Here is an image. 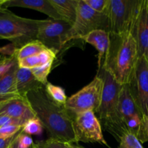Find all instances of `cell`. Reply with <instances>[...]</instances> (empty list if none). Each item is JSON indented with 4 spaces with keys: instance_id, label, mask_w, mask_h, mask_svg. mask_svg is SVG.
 Masks as SVG:
<instances>
[{
    "instance_id": "obj_1",
    "label": "cell",
    "mask_w": 148,
    "mask_h": 148,
    "mask_svg": "<svg viewBox=\"0 0 148 148\" xmlns=\"http://www.w3.org/2000/svg\"><path fill=\"white\" fill-rule=\"evenodd\" d=\"M36 117L45 129L49 139L65 143H75L73 118L46 94L44 87L28 92L26 97Z\"/></svg>"
},
{
    "instance_id": "obj_2",
    "label": "cell",
    "mask_w": 148,
    "mask_h": 148,
    "mask_svg": "<svg viewBox=\"0 0 148 148\" xmlns=\"http://www.w3.org/2000/svg\"><path fill=\"white\" fill-rule=\"evenodd\" d=\"M109 35L108 50L101 68L120 85L128 84L139 59L136 40L130 33Z\"/></svg>"
},
{
    "instance_id": "obj_3",
    "label": "cell",
    "mask_w": 148,
    "mask_h": 148,
    "mask_svg": "<svg viewBox=\"0 0 148 148\" xmlns=\"http://www.w3.org/2000/svg\"><path fill=\"white\" fill-rule=\"evenodd\" d=\"M104 81L102 96L98 109L95 112L102 128L108 132L119 142L128 131L118 112V97L121 85L103 68L97 70Z\"/></svg>"
},
{
    "instance_id": "obj_4",
    "label": "cell",
    "mask_w": 148,
    "mask_h": 148,
    "mask_svg": "<svg viewBox=\"0 0 148 148\" xmlns=\"http://www.w3.org/2000/svg\"><path fill=\"white\" fill-rule=\"evenodd\" d=\"M41 20L16 15L4 7L0 8V38L9 40L17 49L36 40Z\"/></svg>"
},
{
    "instance_id": "obj_5",
    "label": "cell",
    "mask_w": 148,
    "mask_h": 148,
    "mask_svg": "<svg viewBox=\"0 0 148 148\" xmlns=\"http://www.w3.org/2000/svg\"><path fill=\"white\" fill-rule=\"evenodd\" d=\"M142 0H109V33H131Z\"/></svg>"
},
{
    "instance_id": "obj_6",
    "label": "cell",
    "mask_w": 148,
    "mask_h": 148,
    "mask_svg": "<svg viewBox=\"0 0 148 148\" xmlns=\"http://www.w3.org/2000/svg\"><path fill=\"white\" fill-rule=\"evenodd\" d=\"M103 88L104 81L97 75L89 84L68 98L64 108L73 119L75 116L86 111L95 113L101 103Z\"/></svg>"
},
{
    "instance_id": "obj_7",
    "label": "cell",
    "mask_w": 148,
    "mask_h": 148,
    "mask_svg": "<svg viewBox=\"0 0 148 148\" xmlns=\"http://www.w3.org/2000/svg\"><path fill=\"white\" fill-rule=\"evenodd\" d=\"M105 30L109 33L108 17L90 8L84 0H78L76 18L68 35V43L78 40L94 30Z\"/></svg>"
},
{
    "instance_id": "obj_8",
    "label": "cell",
    "mask_w": 148,
    "mask_h": 148,
    "mask_svg": "<svg viewBox=\"0 0 148 148\" xmlns=\"http://www.w3.org/2000/svg\"><path fill=\"white\" fill-rule=\"evenodd\" d=\"M71 25L63 20H42L39 25L36 40L56 54L68 43V35Z\"/></svg>"
},
{
    "instance_id": "obj_9",
    "label": "cell",
    "mask_w": 148,
    "mask_h": 148,
    "mask_svg": "<svg viewBox=\"0 0 148 148\" xmlns=\"http://www.w3.org/2000/svg\"><path fill=\"white\" fill-rule=\"evenodd\" d=\"M73 130L75 143H97L109 147L103 137L101 124L93 111H86L73 119Z\"/></svg>"
},
{
    "instance_id": "obj_10",
    "label": "cell",
    "mask_w": 148,
    "mask_h": 148,
    "mask_svg": "<svg viewBox=\"0 0 148 148\" xmlns=\"http://www.w3.org/2000/svg\"><path fill=\"white\" fill-rule=\"evenodd\" d=\"M128 85L142 116L148 115V60L144 56L138 59Z\"/></svg>"
},
{
    "instance_id": "obj_11",
    "label": "cell",
    "mask_w": 148,
    "mask_h": 148,
    "mask_svg": "<svg viewBox=\"0 0 148 148\" xmlns=\"http://www.w3.org/2000/svg\"><path fill=\"white\" fill-rule=\"evenodd\" d=\"M131 35L137 45L139 57L148 60V0H142Z\"/></svg>"
},
{
    "instance_id": "obj_12",
    "label": "cell",
    "mask_w": 148,
    "mask_h": 148,
    "mask_svg": "<svg viewBox=\"0 0 148 148\" xmlns=\"http://www.w3.org/2000/svg\"><path fill=\"white\" fill-rule=\"evenodd\" d=\"M0 115H5L20 121L24 125L36 117L26 98L17 97L0 103Z\"/></svg>"
},
{
    "instance_id": "obj_13",
    "label": "cell",
    "mask_w": 148,
    "mask_h": 148,
    "mask_svg": "<svg viewBox=\"0 0 148 148\" xmlns=\"http://www.w3.org/2000/svg\"><path fill=\"white\" fill-rule=\"evenodd\" d=\"M3 7L7 9L13 7L31 9L46 14L52 20H62L49 0H6Z\"/></svg>"
},
{
    "instance_id": "obj_14",
    "label": "cell",
    "mask_w": 148,
    "mask_h": 148,
    "mask_svg": "<svg viewBox=\"0 0 148 148\" xmlns=\"http://www.w3.org/2000/svg\"><path fill=\"white\" fill-rule=\"evenodd\" d=\"M79 40L92 45L98 52L97 55V70L102 66L104 58L108 50L110 43V35L105 30H97L91 32L81 38Z\"/></svg>"
},
{
    "instance_id": "obj_15",
    "label": "cell",
    "mask_w": 148,
    "mask_h": 148,
    "mask_svg": "<svg viewBox=\"0 0 148 148\" xmlns=\"http://www.w3.org/2000/svg\"><path fill=\"white\" fill-rule=\"evenodd\" d=\"M118 112L124 123L133 116H142L133 100L128 84L121 85L118 97Z\"/></svg>"
},
{
    "instance_id": "obj_16",
    "label": "cell",
    "mask_w": 148,
    "mask_h": 148,
    "mask_svg": "<svg viewBox=\"0 0 148 148\" xmlns=\"http://www.w3.org/2000/svg\"><path fill=\"white\" fill-rule=\"evenodd\" d=\"M16 88L18 95L21 98H26V95L30 91L44 88L32 74L29 69L17 67L15 74Z\"/></svg>"
},
{
    "instance_id": "obj_17",
    "label": "cell",
    "mask_w": 148,
    "mask_h": 148,
    "mask_svg": "<svg viewBox=\"0 0 148 148\" xmlns=\"http://www.w3.org/2000/svg\"><path fill=\"white\" fill-rule=\"evenodd\" d=\"M17 67L18 64L17 63L0 78V103L20 97L16 88L15 74Z\"/></svg>"
},
{
    "instance_id": "obj_18",
    "label": "cell",
    "mask_w": 148,
    "mask_h": 148,
    "mask_svg": "<svg viewBox=\"0 0 148 148\" xmlns=\"http://www.w3.org/2000/svg\"><path fill=\"white\" fill-rule=\"evenodd\" d=\"M49 1L62 20L72 26L76 18L78 0H49Z\"/></svg>"
},
{
    "instance_id": "obj_19",
    "label": "cell",
    "mask_w": 148,
    "mask_h": 148,
    "mask_svg": "<svg viewBox=\"0 0 148 148\" xmlns=\"http://www.w3.org/2000/svg\"><path fill=\"white\" fill-rule=\"evenodd\" d=\"M57 54L50 49H45L39 54L29 56L17 60L19 67L31 69L33 68L43 66L49 62H54Z\"/></svg>"
},
{
    "instance_id": "obj_20",
    "label": "cell",
    "mask_w": 148,
    "mask_h": 148,
    "mask_svg": "<svg viewBox=\"0 0 148 148\" xmlns=\"http://www.w3.org/2000/svg\"><path fill=\"white\" fill-rule=\"evenodd\" d=\"M46 49V48L39 40H36L27 43L23 47L16 50L15 55L17 60L39 54L41 52Z\"/></svg>"
},
{
    "instance_id": "obj_21",
    "label": "cell",
    "mask_w": 148,
    "mask_h": 148,
    "mask_svg": "<svg viewBox=\"0 0 148 148\" xmlns=\"http://www.w3.org/2000/svg\"><path fill=\"white\" fill-rule=\"evenodd\" d=\"M44 90L48 96L52 101L59 106H64L68 100L65 90L61 87L55 85L50 82H47L44 86Z\"/></svg>"
},
{
    "instance_id": "obj_22",
    "label": "cell",
    "mask_w": 148,
    "mask_h": 148,
    "mask_svg": "<svg viewBox=\"0 0 148 148\" xmlns=\"http://www.w3.org/2000/svg\"><path fill=\"white\" fill-rule=\"evenodd\" d=\"M52 65H53V62H49V63L43 65V66H38V67H35L30 69L32 74L36 79V80L39 81L44 86H45L47 84L48 75L52 71Z\"/></svg>"
},
{
    "instance_id": "obj_23",
    "label": "cell",
    "mask_w": 148,
    "mask_h": 148,
    "mask_svg": "<svg viewBox=\"0 0 148 148\" xmlns=\"http://www.w3.org/2000/svg\"><path fill=\"white\" fill-rule=\"evenodd\" d=\"M117 148H144L136 136L130 132L125 133L119 140Z\"/></svg>"
},
{
    "instance_id": "obj_24",
    "label": "cell",
    "mask_w": 148,
    "mask_h": 148,
    "mask_svg": "<svg viewBox=\"0 0 148 148\" xmlns=\"http://www.w3.org/2000/svg\"><path fill=\"white\" fill-rule=\"evenodd\" d=\"M43 126L36 117L28 120L23 125L22 132L28 135H40L43 132Z\"/></svg>"
},
{
    "instance_id": "obj_25",
    "label": "cell",
    "mask_w": 148,
    "mask_h": 148,
    "mask_svg": "<svg viewBox=\"0 0 148 148\" xmlns=\"http://www.w3.org/2000/svg\"><path fill=\"white\" fill-rule=\"evenodd\" d=\"M84 1L97 12L107 14L109 0H84Z\"/></svg>"
},
{
    "instance_id": "obj_26",
    "label": "cell",
    "mask_w": 148,
    "mask_h": 148,
    "mask_svg": "<svg viewBox=\"0 0 148 148\" xmlns=\"http://www.w3.org/2000/svg\"><path fill=\"white\" fill-rule=\"evenodd\" d=\"M136 136L142 144L148 142V115L142 116Z\"/></svg>"
},
{
    "instance_id": "obj_27",
    "label": "cell",
    "mask_w": 148,
    "mask_h": 148,
    "mask_svg": "<svg viewBox=\"0 0 148 148\" xmlns=\"http://www.w3.org/2000/svg\"><path fill=\"white\" fill-rule=\"evenodd\" d=\"M31 148H69L67 145V143L57 140L48 139L46 140L39 141L33 143Z\"/></svg>"
},
{
    "instance_id": "obj_28",
    "label": "cell",
    "mask_w": 148,
    "mask_h": 148,
    "mask_svg": "<svg viewBox=\"0 0 148 148\" xmlns=\"http://www.w3.org/2000/svg\"><path fill=\"white\" fill-rule=\"evenodd\" d=\"M17 63V59L15 55L11 56H4L0 61V78L10 71V69Z\"/></svg>"
},
{
    "instance_id": "obj_29",
    "label": "cell",
    "mask_w": 148,
    "mask_h": 148,
    "mask_svg": "<svg viewBox=\"0 0 148 148\" xmlns=\"http://www.w3.org/2000/svg\"><path fill=\"white\" fill-rule=\"evenodd\" d=\"M23 129V127L18 125H9L0 128V138L7 139L14 137L18 134Z\"/></svg>"
},
{
    "instance_id": "obj_30",
    "label": "cell",
    "mask_w": 148,
    "mask_h": 148,
    "mask_svg": "<svg viewBox=\"0 0 148 148\" xmlns=\"http://www.w3.org/2000/svg\"><path fill=\"white\" fill-rule=\"evenodd\" d=\"M142 118V116L141 115H134L129 118L127 121L125 122L128 131L133 133L136 135V132H137L138 128L140 124L141 119Z\"/></svg>"
},
{
    "instance_id": "obj_31",
    "label": "cell",
    "mask_w": 148,
    "mask_h": 148,
    "mask_svg": "<svg viewBox=\"0 0 148 148\" xmlns=\"http://www.w3.org/2000/svg\"><path fill=\"white\" fill-rule=\"evenodd\" d=\"M17 143L20 148H31L33 145L32 137L28 134L23 133L22 130L17 136Z\"/></svg>"
},
{
    "instance_id": "obj_32",
    "label": "cell",
    "mask_w": 148,
    "mask_h": 148,
    "mask_svg": "<svg viewBox=\"0 0 148 148\" xmlns=\"http://www.w3.org/2000/svg\"><path fill=\"white\" fill-rule=\"evenodd\" d=\"M9 125H18L23 127V124L20 121L5 115H0V128Z\"/></svg>"
},
{
    "instance_id": "obj_33",
    "label": "cell",
    "mask_w": 148,
    "mask_h": 148,
    "mask_svg": "<svg viewBox=\"0 0 148 148\" xmlns=\"http://www.w3.org/2000/svg\"><path fill=\"white\" fill-rule=\"evenodd\" d=\"M16 50L17 49L11 43L10 45H7V46L0 48V55L9 56H13L15 53Z\"/></svg>"
},
{
    "instance_id": "obj_34",
    "label": "cell",
    "mask_w": 148,
    "mask_h": 148,
    "mask_svg": "<svg viewBox=\"0 0 148 148\" xmlns=\"http://www.w3.org/2000/svg\"><path fill=\"white\" fill-rule=\"evenodd\" d=\"M18 134H17L16 135H15L14 137H10V138H7V139L0 138V148H9L10 147V146L11 145V144L12 143V142L14 141V140L15 139V137H17V135Z\"/></svg>"
},
{
    "instance_id": "obj_35",
    "label": "cell",
    "mask_w": 148,
    "mask_h": 148,
    "mask_svg": "<svg viewBox=\"0 0 148 148\" xmlns=\"http://www.w3.org/2000/svg\"><path fill=\"white\" fill-rule=\"evenodd\" d=\"M21 132V131H20ZM19 132V133H20ZM17 136H18V134L17 135V137H15V139L14 140V141L12 142V143L11 144V145L10 146V147L9 148H20L18 145V143H17Z\"/></svg>"
},
{
    "instance_id": "obj_36",
    "label": "cell",
    "mask_w": 148,
    "mask_h": 148,
    "mask_svg": "<svg viewBox=\"0 0 148 148\" xmlns=\"http://www.w3.org/2000/svg\"><path fill=\"white\" fill-rule=\"evenodd\" d=\"M67 145L69 148H84L81 146L77 145H74V143H67Z\"/></svg>"
},
{
    "instance_id": "obj_37",
    "label": "cell",
    "mask_w": 148,
    "mask_h": 148,
    "mask_svg": "<svg viewBox=\"0 0 148 148\" xmlns=\"http://www.w3.org/2000/svg\"><path fill=\"white\" fill-rule=\"evenodd\" d=\"M5 1H6V0H0V8L3 7L4 4L5 3Z\"/></svg>"
},
{
    "instance_id": "obj_38",
    "label": "cell",
    "mask_w": 148,
    "mask_h": 148,
    "mask_svg": "<svg viewBox=\"0 0 148 148\" xmlns=\"http://www.w3.org/2000/svg\"><path fill=\"white\" fill-rule=\"evenodd\" d=\"M4 55H0V61H1L3 58H4Z\"/></svg>"
}]
</instances>
